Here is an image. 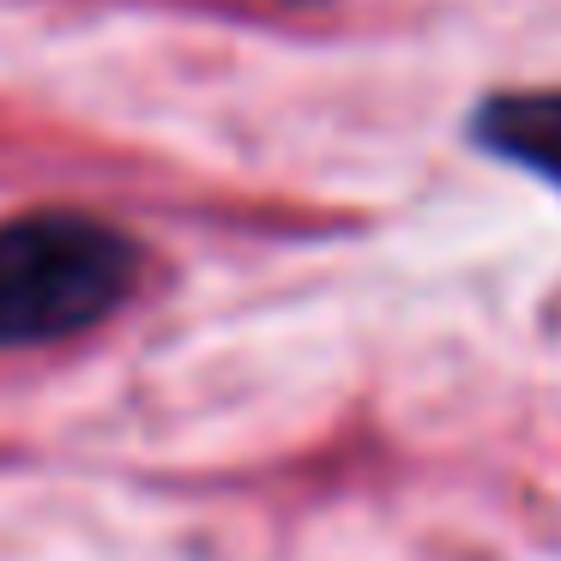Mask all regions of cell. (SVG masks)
<instances>
[{"instance_id":"6da1fadb","label":"cell","mask_w":561,"mask_h":561,"mask_svg":"<svg viewBox=\"0 0 561 561\" xmlns=\"http://www.w3.org/2000/svg\"><path fill=\"white\" fill-rule=\"evenodd\" d=\"M139 242L91 211H25L0 224V351L91 332L134 296Z\"/></svg>"},{"instance_id":"7a4b0ae2","label":"cell","mask_w":561,"mask_h":561,"mask_svg":"<svg viewBox=\"0 0 561 561\" xmlns=\"http://www.w3.org/2000/svg\"><path fill=\"white\" fill-rule=\"evenodd\" d=\"M477 139H483L495 158L561 182V85L489 98L483 110H477Z\"/></svg>"}]
</instances>
